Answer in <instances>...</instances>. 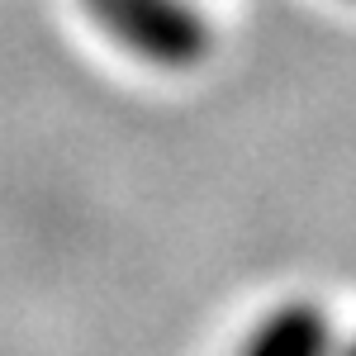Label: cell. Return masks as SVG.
<instances>
[{
	"label": "cell",
	"mask_w": 356,
	"mask_h": 356,
	"mask_svg": "<svg viewBox=\"0 0 356 356\" xmlns=\"http://www.w3.org/2000/svg\"><path fill=\"white\" fill-rule=\"evenodd\" d=\"M347 356H356V342H352V347H347Z\"/></svg>",
	"instance_id": "3"
},
{
	"label": "cell",
	"mask_w": 356,
	"mask_h": 356,
	"mask_svg": "<svg viewBox=\"0 0 356 356\" xmlns=\"http://www.w3.org/2000/svg\"><path fill=\"white\" fill-rule=\"evenodd\" d=\"M86 15L110 33L119 48L143 57L147 67L181 72L209 53V19L191 0H81Z\"/></svg>",
	"instance_id": "1"
},
{
	"label": "cell",
	"mask_w": 356,
	"mask_h": 356,
	"mask_svg": "<svg viewBox=\"0 0 356 356\" xmlns=\"http://www.w3.org/2000/svg\"><path fill=\"white\" fill-rule=\"evenodd\" d=\"M243 356H332V323L314 304H280L257 323Z\"/></svg>",
	"instance_id": "2"
}]
</instances>
